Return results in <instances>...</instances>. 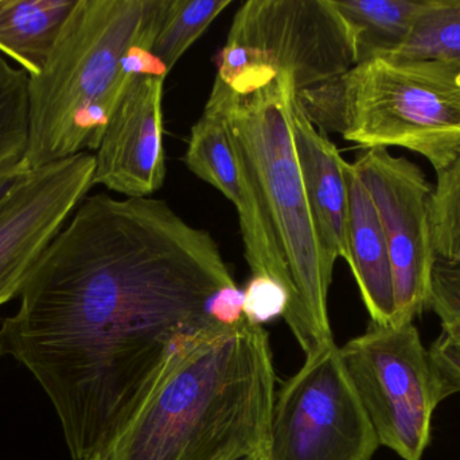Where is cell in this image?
<instances>
[{
  "instance_id": "cell-3",
  "label": "cell",
  "mask_w": 460,
  "mask_h": 460,
  "mask_svg": "<svg viewBox=\"0 0 460 460\" xmlns=\"http://www.w3.org/2000/svg\"><path fill=\"white\" fill-rule=\"evenodd\" d=\"M164 0H75L42 69L29 77L24 167L96 151L129 84L169 73L150 54Z\"/></svg>"
},
{
  "instance_id": "cell-10",
  "label": "cell",
  "mask_w": 460,
  "mask_h": 460,
  "mask_svg": "<svg viewBox=\"0 0 460 460\" xmlns=\"http://www.w3.org/2000/svg\"><path fill=\"white\" fill-rule=\"evenodd\" d=\"M93 153L19 177L0 204V307L21 294L40 256L93 188Z\"/></svg>"
},
{
  "instance_id": "cell-8",
  "label": "cell",
  "mask_w": 460,
  "mask_h": 460,
  "mask_svg": "<svg viewBox=\"0 0 460 460\" xmlns=\"http://www.w3.org/2000/svg\"><path fill=\"white\" fill-rule=\"evenodd\" d=\"M380 447L334 340L276 393L264 460H372Z\"/></svg>"
},
{
  "instance_id": "cell-22",
  "label": "cell",
  "mask_w": 460,
  "mask_h": 460,
  "mask_svg": "<svg viewBox=\"0 0 460 460\" xmlns=\"http://www.w3.org/2000/svg\"><path fill=\"white\" fill-rule=\"evenodd\" d=\"M288 307L286 289L268 277L252 275L243 289V316L249 323L261 326L281 316Z\"/></svg>"
},
{
  "instance_id": "cell-11",
  "label": "cell",
  "mask_w": 460,
  "mask_h": 460,
  "mask_svg": "<svg viewBox=\"0 0 460 460\" xmlns=\"http://www.w3.org/2000/svg\"><path fill=\"white\" fill-rule=\"evenodd\" d=\"M167 76L140 73L129 84L94 151L93 185L124 197H151L166 180L164 86Z\"/></svg>"
},
{
  "instance_id": "cell-12",
  "label": "cell",
  "mask_w": 460,
  "mask_h": 460,
  "mask_svg": "<svg viewBox=\"0 0 460 460\" xmlns=\"http://www.w3.org/2000/svg\"><path fill=\"white\" fill-rule=\"evenodd\" d=\"M186 167L215 186L235 207L243 243V256L254 277H268L286 289L288 304L292 284L272 230L262 213L251 178L230 142L223 116L207 103L201 118L191 127L185 153ZM288 308V307H287Z\"/></svg>"
},
{
  "instance_id": "cell-16",
  "label": "cell",
  "mask_w": 460,
  "mask_h": 460,
  "mask_svg": "<svg viewBox=\"0 0 460 460\" xmlns=\"http://www.w3.org/2000/svg\"><path fill=\"white\" fill-rule=\"evenodd\" d=\"M356 65L392 56L407 40L421 0H334Z\"/></svg>"
},
{
  "instance_id": "cell-18",
  "label": "cell",
  "mask_w": 460,
  "mask_h": 460,
  "mask_svg": "<svg viewBox=\"0 0 460 460\" xmlns=\"http://www.w3.org/2000/svg\"><path fill=\"white\" fill-rule=\"evenodd\" d=\"M29 76L0 54V184L30 170L24 167L29 135Z\"/></svg>"
},
{
  "instance_id": "cell-25",
  "label": "cell",
  "mask_w": 460,
  "mask_h": 460,
  "mask_svg": "<svg viewBox=\"0 0 460 460\" xmlns=\"http://www.w3.org/2000/svg\"><path fill=\"white\" fill-rule=\"evenodd\" d=\"M259 460H264V459H259Z\"/></svg>"
},
{
  "instance_id": "cell-24",
  "label": "cell",
  "mask_w": 460,
  "mask_h": 460,
  "mask_svg": "<svg viewBox=\"0 0 460 460\" xmlns=\"http://www.w3.org/2000/svg\"><path fill=\"white\" fill-rule=\"evenodd\" d=\"M27 173V172H26ZM23 176V175H22ZM21 177V176H19ZM19 177L13 178V180L5 181V183L0 184V204H2L3 200L7 197V194H10L11 189L15 185L16 181L19 180Z\"/></svg>"
},
{
  "instance_id": "cell-1",
  "label": "cell",
  "mask_w": 460,
  "mask_h": 460,
  "mask_svg": "<svg viewBox=\"0 0 460 460\" xmlns=\"http://www.w3.org/2000/svg\"><path fill=\"white\" fill-rule=\"evenodd\" d=\"M235 285L212 234L164 200L86 196L0 324V356L34 375L72 459L85 460L197 346L234 327L217 297Z\"/></svg>"
},
{
  "instance_id": "cell-4",
  "label": "cell",
  "mask_w": 460,
  "mask_h": 460,
  "mask_svg": "<svg viewBox=\"0 0 460 460\" xmlns=\"http://www.w3.org/2000/svg\"><path fill=\"white\" fill-rule=\"evenodd\" d=\"M296 88L284 72L248 94L216 77L208 103L223 116L238 161L251 178L292 284L283 315L305 356L334 340L330 326L327 265L305 194L292 134Z\"/></svg>"
},
{
  "instance_id": "cell-17",
  "label": "cell",
  "mask_w": 460,
  "mask_h": 460,
  "mask_svg": "<svg viewBox=\"0 0 460 460\" xmlns=\"http://www.w3.org/2000/svg\"><path fill=\"white\" fill-rule=\"evenodd\" d=\"M230 3V0H164L151 43V56L170 73Z\"/></svg>"
},
{
  "instance_id": "cell-23",
  "label": "cell",
  "mask_w": 460,
  "mask_h": 460,
  "mask_svg": "<svg viewBox=\"0 0 460 460\" xmlns=\"http://www.w3.org/2000/svg\"><path fill=\"white\" fill-rule=\"evenodd\" d=\"M429 310L437 313L442 327L460 329V265L438 259L432 272Z\"/></svg>"
},
{
  "instance_id": "cell-14",
  "label": "cell",
  "mask_w": 460,
  "mask_h": 460,
  "mask_svg": "<svg viewBox=\"0 0 460 460\" xmlns=\"http://www.w3.org/2000/svg\"><path fill=\"white\" fill-rule=\"evenodd\" d=\"M350 267L373 324L396 326L394 272L385 232L367 186L346 161Z\"/></svg>"
},
{
  "instance_id": "cell-5",
  "label": "cell",
  "mask_w": 460,
  "mask_h": 460,
  "mask_svg": "<svg viewBox=\"0 0 460 460\" xmlns=\"http://www.w3.org/2000/svg\"><path fill=\"white\" fill-rule=\"evenodd\" d=\"M296 97L322 134L364 150L407 149L437 175L460 157V62L376 57Z\"/></svg>"
},
{
  "instance_id": "cell-9",
  "label": "cell",
  "mask_w": 460,
  "mask_h": 460,
  "mask_svg": "<svg viewBox=\"0 0 460 460\" xmlns=\"http://www.w3.org/2000/svg\"><path fill=\"white\" fill-rule=\"evenodd\" d=\"M380 216L394 272L397 324L429 310L438 261L432 232L435 185L424 170L388 149H367L351 162Z\"/></svg>"
},
{
  "instance_id": "cell-7",
  "label": "cell",
  "mask_w": 460,
  "mask_h": 460,
  "mask_svg": "<svg viewBox=\"0 0 460 460\" xmlns=\"http://www.w3.org/2000/svg\"><path fill=\"white\" fill-rule=\"evenodd\" d=\"M340 350L380 446L402 460H421L442 399L415 324L372 323Z\"/></svg>"
},
{
  "instance_id": "cell-6",
  "label": "cell",
  "mask_w": 460,
  "mask_h": 460,
  "mask_svg": "<svg viewBox=\"0 0 460 460\" xmlns=\"http://www.w3.org/2000/svg\"><path fill=\"white\" fill-rule=\"evenodd\" d=\"M356 67L334 0H248L233 16L216 77L248 94L289 73L296 92Z\"/></svg>"
},
{
  "instance_id": "cell-15",
  "label": "cell",
  "mask_w": 460,
  "mask_h": 460,
  "mask_svg": "<svg viewBox=\"0 0 460 460\" xmlns=\"http://www.w3.org/2000/svg\"><path fill=\"white\" fill-rule=\"evenodd\" d=\"M75 0H0V54L29 77L48 59Z\"/></svg>"
},
{
  "instance_id": "cell-20",
  "label": "cell",
  "mask_w": 460,
  "mask_h": 460,
  "mask_svg": "<svg viewBox=\"0 0 460 460\" xmlns=\"http://www.w3.org/2000/svg\"><path fill=\"white\" fill-rule=\"evenodd\" d=\"M432 232L438 259L460 265V157L437 175L432 197Z\"/></svg>"
},
{
  "instance_id": "cell-2",
  "label": "cell",
  "mask_w": 460,
  "mask_h": 460,
  "mask_svg": "<svg viewBox=\"0 0 460 460\" xmlns=\"http://www.w3.org/2000/svg\"><path fill=\"white\" fill-rule=\"evenodd\" d=\"M275 388L267 331L243 319L197 346L85 460L264 459Z\"/></svg>"
},
{
  "instance_id": "cell-19",
  "label": "cell",
  "mask_w": 460,
  "mask_h": 460,
  "mask_svg": "<svg viewBox=\"0 0 460 460\" xmlns=\"http://www.w3.org/2000/svg\"><path fill=\"white\" fill-rule=\"evenodd\" d=\"M386 57L460 62V0H421L407 40Z\"/></svg>"
},
{
  "instance_id": "cell-21",
  "label": "cell",
  "mask_w": 460,
  "mask_h": 460,
  "mask_svg": "<svg viewBox=\"0 0 460 460\" xmlns=\"http://www.w3.org/2000/svg\"><path fill=\"white\" fill-rule=\"evenodd\" d=\"M429 354L442 401L460 393V329L442 327Z\"/></svg>"
},
{
  "instance_id": "cell-13",
  "label": "cell",
  "mask_w": 460,
  "mask_h": 460,
  "mask_svg": "<svg viewBox=\"0 0 460 460\" xmlns=\"http://www.w3.org/2000/svg\"><path fill=\"white\" fill-rule=\"evenodd\" d=\"M291 122L305 194L324 258L332 269L338 258L350 265L346 161L330 138L311 123L296 96L292 102Z\"/></svg>"
}]
</instances>
